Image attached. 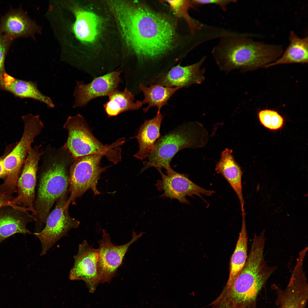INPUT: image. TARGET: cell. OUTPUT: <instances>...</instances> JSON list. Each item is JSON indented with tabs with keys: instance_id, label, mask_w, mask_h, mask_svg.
<instances>
[{
	"instance_id": "44dd1931",
	"label": "cell",
	"mask_w": 308,
	"mask_h": 308,
	"mask_svg": "<svg viewBox=\"0 0 308 308\" xmlns=\"http://www.w3.org/2000/svg\"><path fill=\"white\" fill-rule=\"evenodd\" d=\"M289 43L281 57L264 68L291 63H307L308 62V39L299 37L293 31L290 32Z\"/></svg>"
},
{
	"instance_id": "f546056e",
	"label": "cell",
	"mask_w": 308,
	"mask_h": 308,
	"mask_svg": "<svg viewBox=\"0 0 308 308\" xmlns=\"http://www.w3.org/2000/svg\"><path fill=\"white\" fill-rule=\"evenodd\" d=\"M15 197L12 196H8L0 195V208L4 206L11 205L10 202Z\"/></svg>"
},
{
	"instance_id": "2e32d148",
	"label": "cell",
	"mask_w": 308,
	"mask_h": 308,
	"mask_svg": "<svg viewBox=\"0 0 308 308\" xmlns=\"http://www.w3.org/2000/svg\"><path fill=\"white\" fill-rule=\"evenodd\" d=\"M27 208L11 204L0 208V243L16 233L32 234L26 227L29 223L37 220L28 212Z\"/></svg>"
},
{
	"instance_id": "9c48e42d",
	"label": "cell",
	"mask_w": 308,
	"mask_h": 308,
	"mask_svg": "<svg viewBox=\"0 0 308 308\" xmlns=\"http://www.w3.org/2000/svg\"><path fill=\"white\" fill-rule=\"evenodd\" d=\"M68 199L66 193L58 199L54 208L47 217L44 228L40 232L34 233L41 243V256L45 254L70 230L77 228L79 225V221L70 216L68 208H64Z\"/></svg>"
},
{
	"instance_id": "603a6c76",
	"label": "cell",
	"mask_w": 308,
	"mask_h": 308,
	"mask_svg": "<svg viewBox=\"0 0 308 308\" xmlns=\"http://www.w3.org/2000/svg\"><path fill=\"white\" fill-rule=\"evenodd\" d=\"M248 242L245 218H242L241 230L230 260L229 276L226 285L232 283L244 266L248 257Z\"/></svg>"
},
{
	"instance_id": "f1b7e54d",
	"label": "cell",
	"mask_w": 308,
	"mask_h": 308,
	"mask_svg": "<svg viewBox=\"0 0 308 308\" xmlns=\"http://www.w3.org/2000/svg\"><path fill=\"white\" fill-rule=\"evenodd\" d=\"M195 5H202L209 4H214L219 6L223 11H226L228 4L231 3H235L236 0H193Z\"/></svg>"
},
{
	"instance_id": "7402d4cb",
	"label": "cell",
	"mask_w": 308,
	"mask_h": 308,
	"mask_svg": "<svg viewBox=\"0 0 308 308\" xmlns=\"http://www.w3.org/2000/svg\"><path fill=\"white\" fill-rule=\"evenodd\" d=\"M108 96V101L104 106L106 112L110 117L116 116L127 111L138 110L143 105L141 101L134 102L133 95L126 88L122 91L116 90Z\"/></svg>"
},
{
	"instance_id": "52a82bcc",
	"label": "cell",
	"mask_w": 308,
	"mask_h": 308,
	"mask_svg": "<svg viewBox=\"0 0 308 308\" xmlns=\"http://www.w3.org/2000/svg\"><path fill=\"white\" fill-rule=\"evenodd\" d=\"M67 163L56 160L42 173L34 208L39 224H44L55 201L67 193L69 183Z\"/></svg>"
},
{
	"instance_id": "4316f807",
	"label": "cell",
	"mask_w": 308,
	"mask_h": 308,
	"mask_svg": "<svg viewBox=\"0 0 308 308\" xmlns=\"http://www.w3.org/2000/svg\"><path fill=\"white\" fill-rule=\"evenodd\" d=\"M258 116L261 123L271 130L279 129L282 127L284 123L283 117L274 110L266 109L261 110L258 113Z\"/></svg>"
},
{
	"instance_id": "4fadbf2b",
	"label": "cell",
	"mask_w": 308,
	"mask_h": 308,
	"mask_svg": "<svg viewBox=\"0 0 308 308\" xmlns=\"http://www.w3.org/2000/svg\"><path fill=\"white\" fill-rule=\"evenodd\" d=\"M98 249L90 246L86 240L80 244L74 262L71 269L69 278L71 280L84 281L90 292H93L100 281L98 264Z\"/></svg>"
},
{
	"instance_id": "cb8c5ba5",
	"label": "cell",
	"mask_w": 308,
	"mask_h": 308,
	"mask_svg": "<svg viewBox=\"0 0 308 308\" xmlns=\"http://www.w3.org/2000/svg\"><path fill=\"white\" fill-rule=\"evenodd\" d=\"M76 21L73 26L77 38L85 42H91L98 35L100 22L98 17L90 12L80 11L76 14Z\"/></svg>"
},
{
	"instance_id": "6da1fadb",
	"label": "cell",
	"mask_w": 308,
	"mask_h": 308,
	"mask_svg": "<svg viewBox=\"0 0 308 308\" xmlns=\"http://www.w3.org/2000/svg\"><path fill=\"white\" fill-rule=\"evenodd\" d=\"M109 4L126 42L138 56L156 58L172 48L175 31L164 16L137 2L112 1Z\"/></svg>"
},
{
	"instance_id": "7a4b0ae2",
	"label": "cell",
	"mask_w": 308,
	"mask_h": 308,
	"mask_svg": "<svg viewBox=\"0 0 308 308\" xmlns=\"http://www.w3.org/2000/svg\"><path fill=\"white\" fill-rule=\"evenodd\" d=\"M265 240L263 234L254 235L244 266L214 301L216 308H257L259 293L276 269V267L268 265L265 260Z\"/></svg>"
},
{
	"instance_id": "9a60e30c",
	"label": "cell",
	"mask_w": 308,
	"mask_h": 308,
	"mask_svg": "<svg viewBox=\"0 0 308 308\" xmlns=\"http://www.w3.org/2000/svg\"><path fill=\"white\" fill-rule=\"evenodd\" d=\"M203 57L197 62L185 66L180 64L169 71L157 76L154 80L155 84L167 87H189L201 84L204 81L205 69L201 66L205 59Z\"/></svg>"
},
{
	"instance_id": "e0dca14e",
	"label": "cell",
	"mask_w": 308,
	"mask_h": 308,
	"mask_svg": "<svg viewBox=\"0 0 308 308\" xmlns=\"http://www.w3.org/2000/svg\"><path fill=\"white\" fill-rule=\"evenodd\" d=\"M0 88L21 98H31L52 108L54 104L52 99L38 90L35 82L15 78L7 72L0 76Z\"/></svg>"
},
{
	"instance_id": "8fae6325",
	"label": "cell",
	"mask_w": 308,
	"mask_h": 308,
	"mask_svg": "<svg viewBox=\"0 0 308 308\" xmlns=\"http://www.w3.org/2000/svg\"><path fill=\"white\" fill-rule=\"evenodd\" d=\"M102 231V239L98 241V264L100 283H104L109 282L112 280L121 265L130 246L140 238L143 233L137 234L133 230L130 241L123 245L116 246L112 243L109 234L105 230H103Z\"/></svg>"
},
{
	"instance_id": "ffe728a7",
	"label": "cell",
	"mask_w": 308,
	"mask_h": 308,
	"mask_svg": "<svg viewBox=\"0 0 308 308\" xmlns=\"http://www.w3.org/2000/svg\"><path fill=\"white\" fill-rule=\"evenodd\" d=\"M232 149L226 148L222 152L220 159L216 164L215 170L217 173L221 174L233 189L239 200L242 213H244L242 172L232 156Z\"/></svg>"
},
{
	"instance_id": "8992f818",
	"label": "cell",
	"mask_w": 308,
	"mask_h": 308,
	"mask_svg": "<svg viewBox=\"0 0 308 308\" xmlns=\"http://www.w3.org/2000/svg\"><path fill=\"white\" fill-rule=\"evenodd\" d=\"M24 129L18 143L3 159L6 178L0 185V195L11 196L17 191L20 170L26 159L31 143L44 127L39 115L29 114L23 116Z\"/></svg>"
},
{
	"instance_id": "5bb4252c",
	"label": "cell",
	"mask_w": 308,
	"mask_h": 308,
	"mask_svg": "<svg viewBox=\"0 0 308 308\" xmlns=\"http://www.w3.org/2000/svg\"><path fill=\"white\" fill-rule=\"evenodd\" d=\"M120 74L118 71L111 72L94 78L88 84L77 81L73 94V107H81L95 98L108 96L117 90L121 81Z\"/></svg>"
},
{
	"instance_id": "277c9868",
	"label": "cell",
	"mask_w": 308,
	"mask_h": 308,
	"mask_svg": "<svg viewBox=\"0 0 308 308\" xmlns=\"http://www.w3.org/2000/svg\"><path fill=\"white\" fill-rule=\"evenodd\" d=\"M208 139V132L198 122H191L179 125L158 139L155 143L156 150L144 162L141 172L151 167L166 170L171 167V160L179 151L185 148L203 147Z\"/></svg>"
},
{
	"instance_id": "3957f363",
	"label": "cell",
	"mask_w": 308,
	"mask_h": 308,
	"mask_svg": "<svg viewBox=\"0 0 308 308\" xmlns=\"http://www.w3.org/2000/svg\"><path fill=\"white\" fill-rule=\"evenodd\" d=\"M283 52L280 45L265 43L236 35L222 37L212 51L219 68L226 72L264 68L277 60Z\"/></svg>"
},
{
	"instance_id": "5b68a950",
	"label": "cell",
	"mask_w": 308,
	"mask_h": 308,
	"mask_svg": "<svg viewBox=\"0 0 308 308\" xmlns=\"http://www.w3.org/2000/svg\"><path fill=\"white\" fill-rule=\"evenodd\" d=\"M68 132L66 143L69 150L76 159L94 154L105 156L116 164L121 160L120 139L110 145H104L93 135L83 117L78 114L68 117L64 125Z\"/></svg>"
},
{
	"instance_id": "ac0fdd59",
	"label": "cell",
	"mask_w": 308,
	"mask_h": 308,
	"mask_svg": "<svg viewBox=\"0 0 308 308\" xmlns=\"http://www.w3.org/2000/svg\"><path fill=\"white\" fill-rule=\"evenodd\" d=\"M33 28V23L20 7L10 9L0 18V33L13 41L31 35Z\"/></svg>"
},
{
	"instance_id": "ba28073f",
	"label": "cell",
	"mask_w": 308,
	"mask_h": 308,
	"mask_svg": "<svg viewBox=\"0 0 308 308\" xmlns=\"http://www.w3.org/2000/svg\"><path fill=\"white\" fill-rule=\"evenodd\" d=\"M103 156L94 154L76 159L70 169L68 179L70 194L65 208H68L70 204H75L76 199L88 190L91 189L94 195L100 194L97 184L101 174L108 168L100 166Z\"/></svg>"
},
{
	"instance_id": "d6986e66",
	"label": "cell",
	"mask_w": 308,
	"mask_h": 308,
	"mask_svg": "<svg viewBox=\"0 0 308 308\" xmlns=\"http://www.w3.org/2000/svg\"><path fill=\"white\" fill-rule=\"evenodd\" d=\"M163 118L157 112L153 118L145 120L135 137L138 142L139 150L134 156L141 161L149 157L157 150L155 143L160 135V129Z\"/></svg>"
},
{
	"instance_id": "7c38bea8",
	"label": "cell",
	"mask_w": 308,
	"mask_h": 308,
	"mask_svg": "<svg viewBox=\"0 0 308 308\" xmlns=\"http://www.w3.org/2000/svg\"><path fill=\"white\" fill-rule=\"evenodd\" d=\"M39 146L30 148L17 184V196L10 204L28 208L36 215L34 203L38 166L42 154Z\"/></svg>"
},
{
	"instance_id": "d4e9b609",
	"label": "cell",
	"mask_w": 308,
	"mask_h": 308,
	"mask_svg": "<svg viewBox=\"0 0 308 308\" xmlns=\"http://www.w3.org/2000/svg\"><path fill=\"white\" fill-rule=\"evenodd\" d=\"M183 87H167L158 84L151 85L147 87L142 83L139 85L140 90L143 92L144 99L141 102L142 104H147L148 106L143 109L144 112H147L152 107H156L157 112H160L163 106L174 94Z\"/></svg>"
},
{
	"instance_id": "30bf717a",
	"label": "cell",
	"mask_w": 308,
	"mask_h": 308,
	"mask_svg": "<svg viewBox=\"0 0 308 308\" xmlns=\"http://www.w3.org/2000/svg\"><path fill=\"white\" fill-rule=\"evenodd\" d=\"M157 170L161 178L157 181L155 185L159 191L163 192L160 198L175 199L181 203L189 204L187 196L195 195L201 197V194L210 196L214 192L197 185L189 179L187 174L177 173L171 167L166 170V174L162 169Z\"/></svg>"
},
{
	"instance_id": "83f0119b",
	"label": "cell",
	"mask_w": 308,
	"mask_h": 308,
	"mask_svg": "<svg viewBox=\"0 0 308 308\" xmlns=\"http://www.w3.org/2000/svg\"><path fill=\"white\" fill-rule=\"evenodd\" d=\"M13 42L8 37L0 33V76L6 72L5 60Z\"/></svg>"
},
{
	"instance_id": "4dcf8cb0",
	"label": "cell",
	"mask_w": 308,
	"mask_h": 308,
	"mask_svg": "<svg viewBox=\"0 0 308 308\" xmlns=\"http://www.w3.org/2000/svg\"><path fill=\"white\" fill-rule=\"evenodd\" d=\"M4 158H0V178H2L6 177V172L3 163Z\"/></svg>"
},
{
	"instance_id": "484cf974",
	"label": "cell",
	"mask_w": 308,
	"mask_h": 308,
	"mask_svg": "<svg viewBox=\"0 0 308 308\" xmlns=\"http://www.w3.org/2000/svg\"><path fill=\"white\" fill-rule=\"evenodd\" d=\"M176 18H183L187 23L192 33H193L197 29H199L196 24L189 15V9L194 6L195 4L193 0H166Z\"/></svg>"
}]
</instances>
